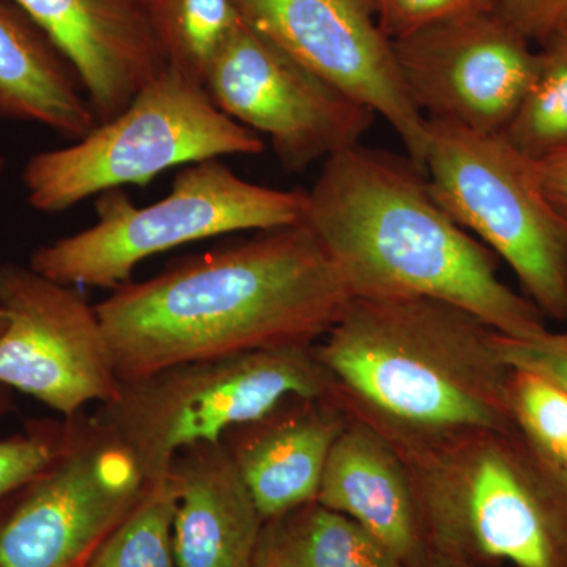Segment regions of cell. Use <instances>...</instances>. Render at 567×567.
<instances>
[{
	"label": "cell",
	"instance_id": "cell-22",
	"mask_svg": "<svg viewBox=\"0 0 567 567\" xmlns=\"http://www.w3.org/2000/svg\"><path fill=\"white\" fill-rule=\"evenodd\" d=\"M153 28L167 65L204 84L205 73L238 21L230 0H152Z\"/></svg>",
	"mask_w": 567,
	"mask_h": 567
},
{
	"label": "cell",
	"instance_id": "cell-18",
	"mask_svg": "<svg viewBox=\"0 0 567 567\" xmlns=\"http://www.w3.org/2000/svg\"><path fill=\"white\" fill-rule=\"evenodd\" d=\"M65 59L17 7L0 0V121L29 122L71 141L96 125Z\"/></svg>",
	"mask_w": 567,
	"mask_h": 567
},
{
	"label": "cell",
	"instance_id": "cell-16",
	"mask_svg": "<svg viewBox=\"0 0 567 567\" xmlns=\"http://www.w3.org/2000/svg\"><path fill=\"white\" fill-rule=\"evenodd\" d=\"M169 472L177 567H252L265 520L226 443L182 451Z\"/></svg>",
	"mask_w": 567,
	"mask_h": 567
},
{
	"label": "cell",
	"instance_id": "cell-21",
	"mask_svg": "<svg viewBox=\"0 0 567 567\" xmlns=\"http://www.w3.org/2000/svg\"><path fill=\"white\" fill-rule=\"evenodd\" d=\"M503 134L532 159L567 147V31L537 51L535 76Z\"/></svg>",
	"mask_w": 567,
	"mask_h": 567
},
{
	"label": "cell",
	"instance_id": "cell-19",
	"mask_svg": "<svg viewBox=\"0 0 567 567\" xmlns=\"http://www.w3.org/2000/svg\"><path fill=\"white\" fill-rule=\"evenodd\" d=\"M252 567H404L375 537L320 503L264 524Z\"/></svg>",
	"mask_w": 567,
	"mask_h": 567
},
{
	"label": "cell",
	"instance_id": "cell-26",
	"mask_svg": "<svg viewBox=\"0 0 567 567\" xmlns=\"http://www.w3.org/2000/svg\"><path fill=\"white\" fill-rule=\"evenodd\" d=\"M492 9L529 43L567 31V0H494Z\"/></svg>",
	"mask_w": 567,
	"mask_h": 567
},
{
	"label": "cell",
	"instance_id": "cell-8",
	"mask_svg": "<svg viewBox=\"0 0 567 567\" xmlns=\"http://www.w3.org/2000/svg\"><path fill=\"white\" fill-rule=\"evenodd\" d=\"M423 174L451 218L509 265L544 319L567 322V221L505 134L427 121Z\"/></svg>",
	"mask_w": 567,
	"mask_h": 567
},
{
	"label": "cell",
	"instance_id": "cell-9",
	"mask_svg": "<svg viewBox=\"0 0 567 567\" xmlns=\"http://www.w3.org/2000/svg\"><path fill=\"white\" fill-rule=\"evenodd\" d=\"M213 103L265 134L279 162L303 171L360 144L375 114L290 58L238 17L205 73Z\"/></svg>",
	"mask_w": 567,
	"mask_h": 567
},
{
	"label": "cell",
	"instance_id": "cell-23",
	"mask_svg": "<svg viewBox=\"0 0 567 567\" xmlns=\"http://www.w3.org/2000/svg\"><path fill=\"white\" fill-rule=\"evenodd\" d=\"M377 21L391 40L481 9H492L494 0H371Z\"/></svg>",
	"mask_w": 567,
	"mask_h": 567
},
{
	"label": "cell",
	"instance_id": "cell-29",
	"mask_svg": "<svg viewBox=\"0 0 567 567\" xmlns=\"http://www.w3.org/2000/svg\"><path fill=\"white\" fill-rule=\"evenodd\" d=\"M547 457L550 458L554 464H557L567 475V436L551 453L547 454Z\"/></svg>",
	"mask_w": 567,
	"mask_h": 567
},
{
	"label": "cell",
	"instance_id": "cell-13",
	"mask_svg": "<svg viewBox=\"0 0 567 567\" xmlns=\"http://www.w3.org/2000/svg\"><path fill=\"white\" fill-rule=\"evenodd\" d=\"M413 103L427 121L503 134L527 93L537 51L494 9L439 22L393 41Z\"/></svg>",
	"mask_w": 567,
	"mask_h": 567
},
{
	"label": "cell",
	"instance_id": "cell-2",
	"mask_svg": "<svg viewBox=\"0 0 567 567\" xmlns=\"http://www.w3.org/2000/svg\"><path fill=\"white\" fill-rule=\"evenodd\" d=\"M305 223L352 298H429L475 316L498 334L548 330L498 257L447 215L413 163L361 144L324 159Z\"/></svg>",
	"mask_w": 567,
	"mask_h": 567
},
{
	"label": "cell",
	"instance_id": "cell-5",
	"mask_svg": "<svg viewBox=\"0 0 567 567\" xmlns=\"http://www.w3.org/2000/svg\"><path fill=\"white\" fill-rule=\"evenodd\" d=\"M308 193L238 177L223 159L186 166L166 197L136 207L123 189L96 196V223L33 251L31 267L65 286L117 289L134 268L194 241L305 221Z\"/></svg>",
	"mask_w": 567,
	"mask_h": 567
},
{
	"label": "cell",
	"instance_id": "cell-6",
	"mask_svg": "<svg viewBox=\"0 0 567 567\" xmlns=\"http://www.w3.org/2000/svg\"><path fill=\"white\" fill-rule=\"evenodd\" d=\"M259 134L224 114L203 82L167 65L133 102L69 147L35 153L21 181L33 210L55 215L171 167L260 155Z\"/></svg>",
	"mask_w": 567,
	"mask_h": 567
},
{
	"label": "cell",
	"instance_id": "cell-28",
	"mask_svg": "<svg viewBox=\"0 0 567 567\" xmlns=\"http://www.w3.org/2000/svg\"><path fill=\"white\" fill-rule=\"evenodd\" d=\"M409 567H477L475 565H470V563L464 561V559H458L456 557H451V555L442 554V551H436L434 548L427 547L421 554V557L416 559L415 563H412Z\"/></svg>",
	"mask_w": 567,
	"mask_h": 567
},
{
	"label": "cell",
	"instance_id": "cell-24",
	"mask_svg": "<svg viewBox=\"0 0 567 567\" xmlns=\"http://www.w3.org/2000/svg\"><path fill=\"white\" fill-rule=\"evenodd\" d=\"M495 347L503 363L511 369L543 377L567 393V330H546L527 339L496 333Z\"/></svg>",
	"mask_w": 567,
	"mask_h": 567
},
{
	"label": "cell",
	"instance_id": "cell-10",
	"mask_svg": "<svg viewBox=\"0 0 567 567\" xmlns=\"http://www.w3.org/2000/svg\"><path fill=\"white\" fill-rule=\"evenodd\" d=\"M0 385L32 395L63 416L122 393L95 306L31 265H0Z\"/></svg>",
	"mask_w": 567,
	"mask_h": 567
},
{
	"label": "cell",
	"instance_id": "cell-27",
	"mask_svg": "<svg viewBox=\"0 0 567 567\" xmlns=\"http://www.w3.org/2000/svg\"><path fill=\"white\" fill-rule=\"evenodd\" d=\"M532 164L544 196L567 221V147L532 159Z\"/></svg>",
	"mask_w": 567,
	"mask_h": 567
},
{
	"label": "cell",
	"instance_id": "cell-25",
	"mask_svg": "<svg viewBox=\"0 0 567 567\" xmlns=\"http://www.w3.org/2000/svg\"><path fill=\"white\" fill-rule=\"evenodd\" d=\"M6 395L0 393V415L7 410ZM61 440L43 435L14 436L0 442V496L25 487L61 454Z\"/></svg>",
	"mask_w": 567,
	"mask_h": 567
},
{
	"label": "cell",
	"instance_id": "cell-17",
	"mask_svg": "<svg viewBox=\"0 0 567 567\" xmlns=\"http://www.w3.org/2000/svg\"><path fill=\"white\" fill-rule=\"evenodd\" d=\"M316 502L352 518L404 567L427 548L404 461L363 421L349 416L331 447Z\"/></svg>",
	"mask_w": 567,
	"mask_h": 567
},
{
	"label": "cell",
	"instance_id": "cell-14",
	"mask_svg": "<svg viewBox=\"0 0 567 567\" xmlns=\"http://www.w3.org/2000/svg\"><path fill=\"white\" fill-rule=\"evenodd\" d=\"M65 59L99 123L121 114L167 66L141 0H9Z\"/></svg>",
	"mask_w": 567,
	"mask_h": 567
},
{
	"label": "cell",
	"instance_id": "cell-11",
	"mask_svg": "<svg viewBox=\"0 0 567 567\" xmlns=\"http://www.w3.org/2000/svg\"><path fill=\"white\" fill-rule=\"evenodd\" d=\"M144 486L136 458L99 425L87 439L65 436L61 454L0 524V567H85Z\"/></svg>",
	"mask_w": 567,
	"mask_h": 567
},
{
	"label": "cell",
	"instance_id": "cell-31",
	"mask_svg": "<svg viewBox=\"0 0 567 567\" xmlns=\"http://www.w3.org/2000/svg\"><path fill=\"white\" fill-rule=\"evenodd\" d=\"M7 164H9V162H7L6 153H3L2 148H0V177L6 174Z\"/></svg>",
	"mask_w": 567,
	"mask_h": 567
},
{
	"label": "cell",
	"instance_id": "cell-4",
	"mask_svg": "<svg viewBox=\"0 0 567 567\" xmlns=\"http://www.w3.org/2000/svg\"><path fill=\"white\" fill-rule=\"evenodd\" d=\"M399 456L427 547L477 567H567V475L520 429Z\"/></svg>",
	"mask_w": 567,
	"mask_h": 567
},
{
	"label": "cell",
	"instance_id": "cell-1",
	"mask_svg": "<svg viewBox=\"0 0 567 567\" xmlns=\"http://www.w3.org/2000/svg\"><path fill=\"white\" fill-rule=\"evenodd\" d=\"M350 298L301 221L123 284L95 311L125 385L194 361L316 346Z\"/></svg>",
	"mask_w": 567,
	"mask_h": 567
},
{
	"label": "cell",
	"instance_id": "cell-20",
	"mask_svg": "<svg viewBox=\"0 0 567 567\" xmlns=\"http://www.w3.org/2000/svg\"><path fill=\"white\" fill-rule=\"evenodd\" d=\"M177 511L171 472L145 480L144 491L85 567H177L174 518Z\"/></svg>",
	"mask_w": 567,
	"mask_h": 567
},
{
	"label": "cell",
	"instance_id": "cell-3",
	"mask_svg": "<svg viewBox=\"0 0 567 567\" xmlns=\"http://www.w3.org/2000/svg\"><path fill=\"white\" fill-rule=\"evenodd\" d=\"M495 336L442 301L350 298L315 353L346 415L402 454L466 432L517 429L513 369L496 352Z\"/></svg>",
	"mask_w": 567,
	"mask_h": 567
},
{
	"label": "cell",
	"instance_id": "cell-7",
	"mask_svg": "<svg viewBox=\"0 0 567 567\" xmlns=\"http://www.w3.org/2000/svg\"><path fill=\"white\" fill-rule=\"evenodd\" d=\"M315 346L194 361L122 385L95 425L125 446L145 480L166 475L188 447L218 445L290 398H331Z\"/></svg>",
	"mask_w": 567,
	"mask_h": 567
},
{
	"label": "cell",
	"instance_id": "cell-15",
	"mask_svg": "<svg viewBox=\"0 0 567 567\" xmlns=\"http://www.w3.org/2000/svg\"><path fill=\"white\" fill-rule=\"evenodd\" d=\"M349 416L333 398H290L234 429L229 447L264 520L316 502L331 447Z\"/></svg>",
	"mask_w": 567,
	"mask_h": 567
},
{
	"label": "cell",
	"instance_id": "cell-30",
	"mask_svg": "<svg viewBox=\"0 0 567 567\" xmlns=\"http://www.w3.org/2000/svg\"><path fill=\"white\" fill-rule=\"evenodd\" d=\"M7 324H9V317H7V312L3 311L2 308H0V334L3 333V330H6Z\"/></svg>",
	"mask_w": 567,
	"mask_h": 567
},
{
	"label": "cell",
	"instance_id": "cell-32",
	"mask_svg": "<svg viewBox=\"0 0 567 567\" xmlns=\"http://www.w3.org/2000/svg\"><path fill=\"white\" fill-rule=\"evenodd\" d=\"M141 2L144 3V6L148 9V6H151L152 0H141Z\"/></svg>",
	"mask_w": 567,
	"mask_h": 567
},
{
	"label": "cell",
	"instance_id": "cell-12",
	"mask_svg": "<svg viewBox=\"0 0 567 567\" xmlns=\"http://www.w3.org/2000/svg\"><path fill=\"white\" fill-rule=\"evenodd\" d=\"M241 21L382 115L423 173L429 122L406 91L371 0H230Z\"/></svg>",
	"mask_w": 567,
	"mask_h": 567
}]
</instances>
